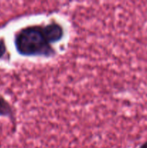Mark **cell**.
Segmentation results:
<instances>
[{
	"label": "cell",
	"instance_id": "3",
	"mask_svg": "<svg viewBox=\"0 0 147 148\" xmlns=\"http://www.w3.org/2000/svg\"><path fill=\"white\" fill-rule=\"evenodd\" d=\"M14 116L12 107L3 96L0 95V116L12 118Z\"/></svg>",
	"mask_w": 147,
	"mask_h": 148
},
{
	"label": "cell",
	"instance_id": "4",
	"mask_svg": "<svg viewBox=\"0 0 147 148\" xmlns=\"http://www.w3.org/2000/svg\"><path fill=\"white\" fill-rule=\"evenodd\" d=\"M7 52V46L2 38H0V59L5 55Z\"/></svg>",
	"mask_w": 147,
	"mask_h": 148
},
{
	"label": "cell",
	"instance_id": "1",
	"mask_svg": "<svg viewBox=\"0 0 147 148\" xmlns=\"http://www.w3.org/2000/svg\"><path fill=\"white\" fill-rule=\"evenodd\" d=\"M14 46L22 56H50L55 53L44 26L33 25L21 29L14 36Z\"/></svg>",
	"mask_w": 147,
	"mask_h": 148
},
{
	"label": "cell",
	"instance_id": "2",
	"mask_svg": "<svg viewBox=\"0 0 147 148\" xmlns=\"http://www.w3.org/2000/svg\"><path fill=\"white\" fill-rule=\"evenodd\" d=\"M44 30L50 43L59 41L63 36V29L59 24L52 23L44 26Z\"/></svg>",
	"mask_w": 147,
	"mask_h": 148
},
{
	"label": "cell",
	"instance_id": "5",
	"mask_svg": "<svg viewBox=\"0 0 147 148\" xmlns=\"http://www.w3.org/2000/svg\"><path fill=\"white\" fill-rule=\"evenodd\" d=\"M139 148H147V141L146 143H144Z\"/></svg>",
	"mask_w": 147,
	"mask_h": 148
}]
</instances>
